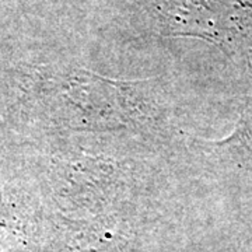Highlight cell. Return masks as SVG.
Returning <instances> with one entry per match:
<instances>
[{
  "label": "cell",
  "instance_id": "obj_1",
  "mask_svg": "<svg viewBox=\"0 0 252 252\" xmlns=\"http://www.w3.org/2000/svg\"><path fill=\"white\" fill-rule=\"evenodd\" d=\"M174 30L206 38L225 51L252 44L251 0H162Z\"/></svg>",
  "mask_w": 252,
  "mask_h": 252
}]
</instances>
